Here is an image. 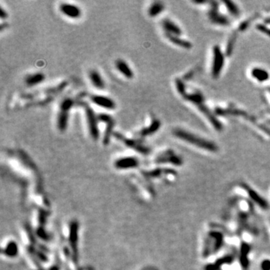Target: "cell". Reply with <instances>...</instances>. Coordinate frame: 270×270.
<instances>
[{
    "mask_svg": "<svg viewBox=\"0 0 270 270\" xmlns=\"http://www.w3.org/2000/svg\"><path fill=\"white\" fill-rule=\"evenodd\" d=\"M173 134L181 140L192 143V145L196 146L199 148L206 149L210 152H216L218 150L217 146L214 143L189 133L187 131L182 130V129H176L173 131Z\"/></svg>",
    "mask_w": 270,
    "mask_h": 270,
    "instance_id": "obj_1",
    "label": "cell"
},
{
    "mask_svg": "<svg viewBox=\"0 0 270 270\" xmlns=\"http://www.w3.org/2000/svg\"><path fill=\"white\" fill-rule=\"evenodd\" d=\"M74 105V101L71 98H65L60 103L56 118V126L59 131L64 132L68 128L70 111Z\"/></svg>",
    "mask_w": 270,
    "mask_h": 270,
    "instance_id": "obj_2",
    "label": "cell"
},
{
    "mask_svg": "<svg viewBox=\"0 0 270 270\" xmlns=\"http://www.w3.org/2000/svg\"><path fill=\"white\" fill-rule=\"evenodd\" d=\"M82 106L85 110L86 119L87 126H88L89 132L92 138L94 140H98L100 137L99 128H98V115H96L93 109L86 103H83Z\"/></svg>",
    "mask_w": 270,
    "mask_h": 270,
    "instance_id": "obj_3",
    "label": "cell"
},
{
    "mask_svg": "<svg viewBox=\"0 0 270 270\" xmlns=\"http://www.w3.org/2000/svg\"><path fill=\"white\" fill-rule=\"evenodd\" d=\"M223 242L224 239L222 234L218 232L209 233L204 247L203 256L208 257L212 253L217 252L222 247Z\"/></svg>",
    "mask_w": 270,
    "mask_h": 270,
    "instance_id": "obj_4",
    "label": "cell"
},
{
    "mask_svg": "<svg viewBox=\"0 0 270 270\" xmlns=\"http://www.w3.org/2000/svg\"><path fill=\"white\" fill-rule=\"evenodd\" d=\"M113 136L117 139L120 140L125 144V146L129 147L131 149H133L134 150L140 152L142 154H148L149 152V149L146 146L144 145L140 140H136L133 138H128V137H125L122 134L118 133V132H114Z\"/></svg>",
    "mask_w": 270,
    "mask_h": 270,
    "instance_id": "obj_5",
    "label": "cell"
},
{
    "mask_svg": "<svg viewBox=\"0 0 270 270\" xmlns=\"http://www.w3.org/2000/svg\"><path fill=\"white\" fill-rule=\"evenodd\" d=\"M98 121L104 122L106 125L105 135L103 137L104 145L107 146L110 143L112 135H113V129L115 125V120L110 115L107 113H99L98 115Z\"/></svg>",
    "mask_w": 270,
    "mask_h": 270,
    "instance_id": "obj_6",
    "label": "cell"
},
{
    "mask_svg": "<svg viewBox=\"0 0 270 270\" xmlns=\"http://www.w3.org/2000/svg\"><path fill=\"white\" fill-rule=\"evenodd\" d=\"M60 12L70 19H79L82 16V10L78 6L72 3L63 2L59 6Z\"/></svg>",
    "mask_w": 270,
    "mask_h": 270,
    "instance_id": "obj_7",
    "label": "cell"
},
{
    "mask_svg": "<svg viewBox=\"0 0 270 270\" xmlns=\"http://www.w3.org/2000/svg\"><path fill=\"white\" fill-rule=\"evenodd\" d=\"M90 100L94 105L108 110H113L116 107V104L115 101L113 98L108 96H105V95L93 94V95H90Z\"/></svg>",
    "mask_w": 270,
    "mask_h": 270,
    "instance_id": "obj_8",
    "label": "cell"
},
{
    "mask_svg": "<svg viewBox=\"0 0 270 270\" xmlns=\"http://www.w3.org/2000/svg\"><path fill=\"white\" fill-rule=\"evenodd\" d=\"M224 56L221 50L218 46L215 47L213 49V63H212V75L217 78L221 73V69L224 65Z\"/></svg>",
    "mask_w": 270,
    "mask_h": 270,
    "instance_id": "obj_9",
    "label": "cell"
},
{
    "mask_svg": "<svg viewBox=\"0 0 270 270\" xmlns=\"http://www.w3.org/2000/svg\"><path fill=\"white\" fill-rule=\"evenodd\" d=\"M114 165L117 169H120V170L131 169L137 167L139 165V161L135 157L120 158L116 161Z\"/></svg>",
    "mask_w": 270,
    "mask_h": 270,
    "instance_id": "obj_10",
    "label": "cell"
},
{
    "mask_svg": "<svg viewBox=\"0 0 270 270\" xmlns=\"http://www.w3.org/2000/svg\"><path fill=\"white\" fill-rule=\"evenodd\" d=\"M115 66L117 71L120 72L122 76L125 77V78L131 80V79H133L134 77H135V73H134L132 68H131L128 63L124 59H118L116 61Z\"/></svg>",
    "mask_w": 270,
    "mask_h": 270,
    "instance_id": "obj_11",
    "label": "cell"
},
{
    "mask_svg": "<svg viewBox=\"0 0 270 270\" xmlns=\"http://www.w3.org/2000/svg\"><path fill=\"white\" fill-rule=\"evenodd\" d=\"M88 77L89 80L91 82L92 85L95 88L100 90L104 89L105 88L106 83H105L103 77L101 76V74L98 72V71H97L95 69H92L91 71H89V72Z\"/></svg>",
    "mask_w": 270,
    "mask_h": 270,
    "instance_id": "obj_12",
    "label": "cell"
},
{
    "mask_svg": "<svg viewBox=\"0 0 270 270\" xmlns=\"http://www.w3.org/2000/svg\"><path fill=\"white\" fill-rule=\"evenodd\" d=\"M45 74L42 72L29 74L25 78V83L29 87H34L43 83L45 80Z\"/></svg>",
    "mask_w": 270,
    "mask_h": 270,
    "instance_id": "obj_13",
    "label": "cell"
},
{
    "mask_svg": "<svg viewBox=\"0 0 270 270\" xmlns=\"http://www.w3.org/2000/svg\"><path fill=\"white\" fill-rule=\"evenodd\" d=\"M251 247L248 243L243 242L241 245L240 249V256H239V262H240L241 266L243 269L247 270L249 266V255Z\"/></svg>",
    "mask_w": 270,
    "mask_h": 270,
    "instance_id": "obj_14",
    "label": "cell"
},
{
    "mask_svg": "<svg viewBox=\"0 0 270 270\" xmlns=\"http://www.w3.org/2000/svg\"><path fill=\"white\" fill-rule=\"evenodd\" d=\"M157 162H161V163H164V162L171 163L175 164V165H181L182 164V161L181 158H179L170 152H166L164 153H162L161 155H159V157L157 159Z\"/></svg>",
    "mask_w": 270,
    "mask_h": 270,
    "instance_id": "obj_15",
    "label": "cell"
},
{
    "mask_svg": "<svg viewBox=\"0 0 270 270\" xmlns=\"http://www.w3.org/2000/svg\"><path fill=\"white\" fill-rule=\"evenodd\" d=\"M234 259V258L233 255H226L217 260L213 263L206 265L205 266V270H219L224 265L230 264L232 263Z\"/></svg>",
    "mask_w": 270,
    "mask_h": 270,
    "instance_id": "obj_16",
    "label": "cell"
},
{
    "mask_svg": "<svg viewBox=\"0 0 270 270\" xmlns=\"http://www.w3.org/2000/svg\"><path fill=\"white\" fill-rule=\"evenodd\" d=\"M161 127V122L158 120H154L151 122L150 125L146 128H143L139 131L138 135L142 137H147V136L152 135L155 134V132L158 131Z\"/></svg>",
    "mask_w": 270,
    "mask_h": 270,
    "instance_id": "obj_17",
    "label": "cell"
},
{
    "mask_svg": "<svg viewBox=\"0 0 270 270\" xmlns=\"http://www.w3.org/2000/svg\"><path fill=\"white\" fill-rule=\"evenodd\" d=\"M162 25H163L164 30L167 32V34L171 35V36H179L182 33L179 26H177L173 22L170 21V20H164L163 22H162Z\"/></svg>",
    "mask_w": 270,
    "mask_h": 270,
    "instance_id": "obj_18",
    "label": "cell"
},
{
    "mask_svg": "<svg viewBox=\"0 0 270 270\" xmlns=\"http://www.w3.org/2000/svg\"><path fill=\"white\" fill-rule=\"evenodd\" d=\"M247 192L248 194H249L250 198L252 200L254 203H256L260 207L262 208L263 209H269V204H268L267 201H266V200L263 199L261 196H260L255 191L247 188Z\"/></svg>",
    "mask_w": 270,
    "mask_h": 270,
    "instance_id": "obj_19",
    "label": "cell"
},
{
    "mask_svg": "<svg viewBox=\"0 0 270 270\" xmlns=\"http://www.w3.org/2000/svg\"><path fill=\"white\" fill-rule=\"evenodd\" d=\"M164 10V5L162 2H155L149 6L148 8V15L150 17L158 16Z\"/></svg>",
    "mask_w": 270,
    "mask_h": 270,
    "instance_id": "obj_20",
    "label": "cell"
},
{
    "mask_svg": "<svg viewBox=\"0 0 270 270\" xmlns=\"http://www.w3.org/2000/svg\"><path fill=\"white\" fill-rule=\"evenodd\" d=\"M251 75L253 76V78H254V79L260 82L266 81L267 80H269V73L266 70L260 68H254L251 71Z\"/></svg>",
    "mask_w": 270,
    "mask_h": 270,
    "instance_id": "obj_21",
    "label": "cell"
},
{
    "mask_svg": "<svg viewBox=\"0 0 270 270\" xmlns=\"http://www.w3.org/2000/svg\"><path fill=\"white\" fill-rule=\"evenodd\" d=\"M167 36V38L170 39V41H172V43L178 45V46H180L184 48H190L192 47V44L188 42V41H186L185 40H182L179 38V36H171V35L169 34H166Z\"/></svg>",
    "mask_w": 270,
    "mask_h": 270,
    "instance_id": "obj_22",
    "label": "cell"
},
{
    "mask_svg": "<svg viewBox=\"0 0 270 270\" xmlns=\"http://www.w3.org/2000/svg\"><path fill=\"white\" fill-rule=\"evenodd\" d=\"M17 248L16 244L14 242H11L7 245V248H6V254L8 256H14L17 254Z\"/></svg>",
    "mask_w": 270,
    "mask_h": 270,
    "instance_id": "obj_23",
    "label": "cell"
},
{
    "mask_svg": "<svg viewBox=\"0 0 270 270\" xmlns=\"http://www.w3.org/2000/svg\"><path fill=\"white\" fill-rule=\"evenodd\" d=\"M212 20L215 22V23H220L221 25H227L228 23L227 20L224 17L219 15L218 14H216V13H214V14L212 15Z\"/></svg>",
    "mask_w": 270,
    "mask_h": 270,
    "instance_id": "obj_24",
    "label": "cell"
},
{
    "mask_svg": "<svg viewBox=\"0 0 270 270\" xmlns=\"http://www.w3.org/2000/svg\"><path fill=\"white\" fill-rule=\"evenodd\" d=\"M225 4L227 6V8L229 9V11H230L231 14L233 15H238V14H239V10H238V8L236 7V6L234 3H233L232 2H225Z\"/></svg>",
    "mask_w": 270,
    "mask_h": 270,
    "instance_id": "obj_25",
    "label": "cell"
},
{
    "mask_svg": "<svg viewBox=\"0 0 270 270\" xmlns=\"http://www.w3.org/2000/svg\"><path fill=\"white\" fill-rule=\"evenodd\" d=\"M261 269L262 270H270V260H264L261 263Z\"/></svg>",
    "mask_w": 270,
    "mask_h": 270,
    "instance_id": "obj_26",
    "label": "cell"
},
{
    "mask_svg": "<svg viewBox=\"0 0 270 270\" xmlns=\"http://www.w3.org/2000/svg\"><path fill=\"white\" fill-rule=\"evenodd\" d=\"M8 13L7 11H6L4 10V8L2 6H0V17H1L2 20H4V19H7L8 17Z\"/></svg>",
    "mask_w": 270,
    "mask_h": 270,
    "instance_id": "obj_27",
    "label": "cell"
}]
</instances>
